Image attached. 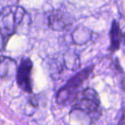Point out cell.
Wrapping results in <instances>:
<instances>
[{"label": "cell", "instance_id": "cell-3", "mask_svg": "<svg viewBox=\"0 0 125 125\" xmlns=\"http://www.w3.org/2000/svg\"><path fill=\"white\" fill-rule=\"evenodd\" d=\"M93 71V67H88L84 69L81 70L72 78L68 80V82L59 89L56 95V102L59 105H65L69 101L73 100L77 97V90L82 86V84L89 78L90 74Z\"/></svg>", "mask_w": 125, "mask_h": 125}, {"label": "cell", "instance_id": "cell-1", "mask_svg": "<svg viewBox=\"0 0 125 125\" xmlns=\"http://www.w3.org/2000/svg\"><path fill=\"white\" fill-rule=\"evenodd\" d=\"M73 111L82 112L89 117L90 121L96 120L101 114L100 100L97 92L93 88L88 87L80 94H77L74 99Z\"/></svg>", "mask_w": 125, "mask_h": 125}, {"label": "cell", "instance_id": "cell-5", "mask_svg": "<svg viewBox=\"0 0 125 125\" xmlns=\"http://www.w3.org/2000/svg\"><path fill=\"white\" fill-rule=\"evenodd\" d=\"M17 65L14 59L0 56V79H10L16 75Z\"/></svg>", "mask_w": 125, "mask_h": 125}, {"label": "cell", "instance_id": "cell-6", "mask_svg": "<svg viewBox=\"0 0 125 125\" xmlns=\"http://www.w3.org/2000/svg\"><path fill=\"white\" fill-rule=\"evenodd\" d=\"M124 40V33L120 28L119 23L117 21H113L110 30V51L112 52L117 51L120 48V45Z\"/></svg>", "mask_w": 125, "mask_h": 125}, {"label": "cell", "instance_id": "cell-7", "mask_svg": "<svg viewBox=\"0 0 125 125\" xmlns=\"http://www.w3.org/2000/svg\"><path fill=\"white\" fill-rule=\"evenodd\" d=\"M49 25L53 30L61 31L66 28L67 22L62 12L59 10H54L49 16Z\"/></svg>", "mask_w": 125, "mask_h": 125}, {"label": "cell", "instance_id": "cell-8", "mask_svg": "<svg viewBox=\"0 0 125 125\" xmlns=\"http://www.w3.org/2000/svg\"><path fill=\"white\" fill-rule=\"evenodd\" d=\"M118 125H125V109L123 111V114L120 117V120H119Z\"/></svg>", "mask_w": 125, "mask_h": 125}, {"label": "cell", "instance_id": "cell-4", "mask_svg": "<svg viewBox=\"0 0 125 125\" xmlns=\"http://www.w3.org/2000/svg\"><path fill=\"white\" fill-rule=\"evenodd\" d=\"M33 63L28 57H24L20 65L17 67L16 82L19 87L24 92L32 93V82H31V71Z\"/></svg>", "mask_w": 125, "mask_h": 125}, {"label": "cell", "instance_id": "cell-2", "mask_svg": "<svg viewBox=\"0 0 125 125\" xmlns=\"http://www.w3.org/2000/svg\"><path fill=\"white\" fill-rule=\"evenodd\" d=\"M25 15L24 9L19 6H8L0 11V34L3 43L15 33Z\"/></svg>", "mask_w": 125, "mask_h": 125}]
</instances>
